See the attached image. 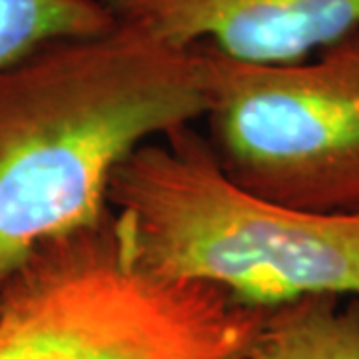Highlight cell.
<instances>
[{"label":"cell","mask_w":359,"mask_h":359,"mask_svg":"<svg viewBox=\"0 0 359 359\" xmlns=\"http://www.w3.org/2000/svg\"><path fill=\"white\" fill-rule=\"evenodd\" d=\"M204 116L198 48L118 20L0 68V287L40 245L108 216L130 154Z\"/></svg>","instance_id":"cell-1"},{"label":"cell","mask_w":359,"mask_h":359,"mask_svg":"<svg viewBox=\"0 0 359 359\" xmlns=\"http://www.w3.org/2000/svg\"><path fill=\"white\" fill-rule=\"evenodd\" d=\"M244 359H359V297L306 295L269 308Z\"/></svg>","instance_id":"cell-6"},{"label":"cell","mask_w":359,"mask_h":359,"mask_svg":"<svg viewBox=\"0 0 359 359\" xmlns=\"http://www.w3.org/2000/svg\"><path fill=\"white\" fill-rule=\"evenodd\" d=\"M118 22L245 62L308 58L359 30V0H102Z\"/></svg>","instance_id":"cell-5"},{"label":"cell","mask_w":359,"mask_h":359,"mask_svg":"<svg viewBox=\"0 0 359 359\" xmlns=\"http://www.w3.org/2000/svg\"><path fill=\"white\" fill-rule=\"evenodd\" d=\"M114 25L102 0H0V68L50 40L90 36Z\"/></svg>","instance_id":"cell-7"},{"label":"cell","mask_w":359,"mask_h":359,"mask_svg":"<svg viewBox=\"0 0 359 359\" xmlns=\"http://www.w3.org/2000/svg\"><path fill=\"white\" fill-rule=\"evenodd\" d=\"M196 48L222 172L271 204L359 214V30L278 65Z\"/></svg>","instance_id":"cell-4"},{"label":"cell","mask_w":359,"mask_h":359,"mask_svg":"<svg viewBox=\"0 0 359 359\" xmlns=\"http://www.w3.org/2000/svg\"><path fill=\"white\" fill-rule=\"evenodd\" d=\"M108 204L156 273L212 283L252 308L359 297V214L304 212L245 192L192 126L130 154Z\"/></svg>","instance_id":"cell-2"},{"label":"cell","mask_w":359,"mask_h":359,"mask_svg":"<svg viewBox=\"0 0 359 359\" xmlns=\"http://www.w3.org/2000/svg\"><path fill=\"white\" fill-rule=\"evenodd\" d=\"M268 308L156 273L110 210L40 245L0 287V359H244Z\"/></svg>","instance_id":"cell-3"}]
</instances>
